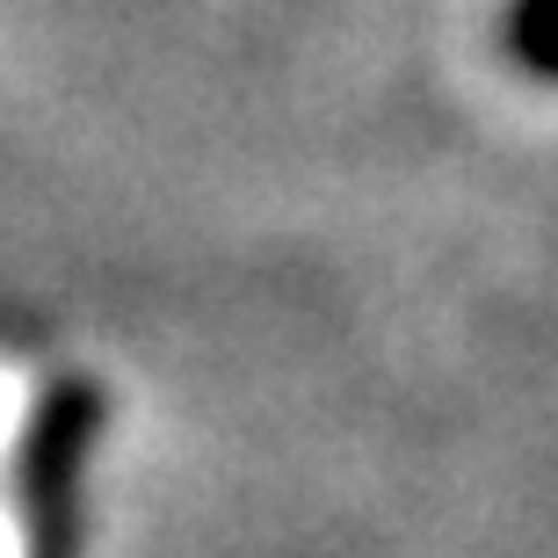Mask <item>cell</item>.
I'll return each instance as SVG.
<instances>
[{"label": "cell", "instance_id": "6da1fadb", "mask_svg": "<svg viewBox=\"0 0 558 558\" xmlns=\"http://www.w3.org/2000/svg\"><path fill=\"white\" fill-rule=\"evenodd\" d=\"M87 421H95V392L81 377H59L29 414L22 472H15L29 558H65V544H73V472H81V450H87Z\"/></svg>", "mask_w": 558, "mask_h": 558}, {"label": "cell", "instance_id": "7a4b0ae2", "mask_svg": "<svg viewBox=\"0 0 558 558\" xmlns=\"http://www.w3.org/2000/svg\"><path fill=\"white\" fill-rule=\"evenodd\" d=\"M515 51L537 73H558V0H522L515 15Z\"/></svg>", "mask_w": 558, "mask_h": 558}]
</instances>
